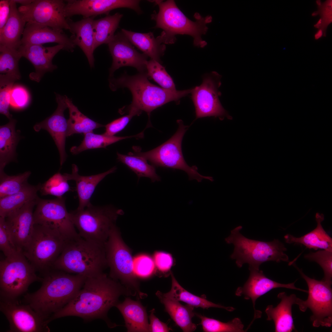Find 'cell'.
Listing matches in <instances>:
<instances>
[{
	"mask_svg": "<svg viewBox=\"0 0 332 332\" xmlns=\"http://www.w3.org/2000/svg\"><path fill=\"white\" fill-rule=\"evenodd\" d=\"M122 295H132L125 287L104 273L86 277L82 287L71 300L49 318V322L62 317L75 316L85 321L97 319L104 320L110 327L116 325L111 322L107 314L109 310L118 303Z\"/></svg>",
	"mask_w": 332,
	"mask_h": 332,
	"instance_id": "6da1fadb",
	"label": "cell"
},
{
	"mask_svg": "<svg viewBox=\"0 0 332 332\" xmlns=\"http://www.w3.org/2000/svg\"><path fill=\"white\" fill-rule=\"evenodd\" d=\"M43 274L40 288L34 293L25 294L24 300L49 323L50 317L76 295L86 277L53 269Z\"/></svg>",
	"mask_w": 332,
	"mask_h": 332,
	"instance_id": "7a4b0ae2",
	"label": "cell"
},
{
	"mask_svg": "<svg viewBox=\"0 0 332 332\" xmlns=\"http://www.w3.org/2000/svg\"><path fill=\"white\" fill-rule=\"evenodd\" d=\"M107 267L104 245L79 236L66 241L52 269L89 277L104 273Z\"/></svg>",
	"mask_w": 332,
	"mask_h": 332,
	"instance_id": "3957f363",
	"label": "cell"
},
{
	"mask_svg": "<svg viewBox=\"0 0 332 332\" xmlns=\"http://www.w3.org/2000/svg\"><path fill=\"white\" fill-rule=\"evenodd\" d=\"M146 72L130 76L124 73L120 77H110L109 86L113 91L119 88H127L130 91L132 100L128 109L144 111L149 116L155 109L171 101H177L191 93L192 89L172 90L151 83Z\"/></svg>",
	"mask_w": 332,
	"mask_h": 332,
	"instance_id": "277c9868",
	"label": "cell"
},
{
	"mask_svg": "<svg viewBox=\"0 0 332 332\" xmlns=\"http://www.w3.org/2000/svg\"><path fill=\"white\" fill-rule=\"evenodd\" d=\"M154 2L158 6L159 11L152 15V18L156 22L154 28L163 30L160 36L164 44L174 43L176 35L186 34L192 37L195 45L203 47L206 45L201 36L208 31L207 24L212 21L211 16L204 18L197 15L196 20L194 22L183 13L173 0Z\"/></svg>",
	"mask_w": 332,
	"mask_h": 332,
	"instance_id": "5b68a950",
	"label": "cell"
},
{
	"mask_svg": "<svg viewBox=\"0 0 332 332\" xmlns=\"http://www.w3.org/2000/svg\"><path fill=\"white\" fill-rule=\"evenodd\" d=\"M242 228L241 226L236 227L225 239L227 243L234 246L230 258L235 260L238 267L241 268L247 263L249 269H259L260 266L265 262H289V257L285 253L287 249L279 240L265 242L249 239L240 233Z\"/></svg>",
	"mask_w": 332,
	"mask_h": 332,
	"instance_id": "8992f818",
	"label": "cell"
},
{
	"mask_svg": "<svg viewBox=\"0 0 332 332\" xmlns=\"http://www.w3.org/2000/svg\"><path fill=\"white\" fill-rule=\"evenodd\" d=\"M178 128L169 139L158 147L149 151L142 152L136 147L133 153L129 154L142 157L148 160L154 166L181 170L188 174L190 180H196L201 182L203 179L213 181L211 176H205L197 171L196 166H189L185 161L182 154L181 144L183 136L188 128L182 120L177 121Z\"/></svg>",
	"mask_w": 332,
	"mask_h": 332,
	"instance_id": "52a82bcc",
	"label": "cell"
},
{
	"mask_svg": "<svg viewBox=\"0 0 332 332\" xmlns=\"http://www.w3.org/2000/svg\"><path fill=\"white\" fill-rule=\"evenodd\" d=\"M122 211L112 207L96 206L91 204L84 209L69 212L78 234L87 240L104 245Z\"/></svg>",
	"mask_w": 332,
	"mask_h": 332,
	"instance_id": "ba28073f",
	"label": "cell"
},
{
	"mask_svg": "<svg viewBox=\"0 0 332 332\" xmlns=\"http://www.w3.org/2000/svg\"><path fill=\"white\" fill-rule=\"evenodd\" d=\"M35 268L23 254L19 252L0 262V299H18L35 282L42 281Z\"/></svg>",
	"mask_w": 332,
	"mask_h": 332,
	"instance_id": "9c48e42d",
	"label": "cell"
},
{
	"mask_svg": "<svg viewBox=\"0 0 332 332\" xmlns=\"http://www.w3.org/2000/svg\"><path fill=\"white\" fill-rule=\"evenodd\" d=\"M110 277L119 281L135 295L142 298L145 294L140 290L133 269V259L129 249L123 241L117 227L112 228L104 244Z\"/></svg>",
	"mask_w": 332,
	"mask_h": 332,
	"instance_id": "30bf717a",
	"label": "cell"
},
{
	"mask_svg": "<svg viewBox=\"0 0 332 332\" xmlns=\"http://www.w3.org/2000/svg\"><path fill=\"white\" fill-rule=\"evenodd\" d=\"M67 241L57 231L34 224L31 238L22 253L36 271L43 274L52 269Z\"/></svg>",
	"mask_w": 332,
	"mask_h": 332,
	"instance_id": "8fae6325",
	"label": "cell"
},
{
	"mask_svg": "<svg viewBox=\"0 0 332 332\" xmlns=\"http://www.w3.org/2000/svg\"><path fill=\"white\" fill-rule=\"evenodd\" d=\"M33 218L34 224L55 230L67 240L80 236L67 210L65 199L63 197L50 200L38 198Z\"/></svg>",
	"mask_w": 332,
	"mask_h": 332,
	"instance_id": "7c38bea8",
	"label": "cell"
},
{
	"mask_svg": "<svg viewBox=\"0 0 332 332\" xmlns=\"http://www.w3.org/2000/svg\"><path fill=\"white\" fill-rule=\"evenodd\" d=\"M293 265L305 280L308 288V297L304 300V312L308 308L312 314L310 319L314 327H330L332 325L331 285L322 280H318L305 275L302 269Z\"/></svg>",
	"mask_w": 332,
	"mask_h": 332,
	"instance_id": "4fadbf2b",
	"label": "cell"
},
{
	"mask_svg": "<svg viewBox=\"0 0 332 332\" xmlns=\"http://www.w3.org/2000/svg\"><path fill=\"white\" fill-rule=\"evenodd\" d=\"M0 310L9 324L8 332H49L47 321L18 299H0Z\"/></svg>",
	"mask_w": 332,
	"mask_h": 332,
	"instance_id": "5bb4252c",
	"label": "cell"
},
{
	"mask_svg": "<svg viewBox=\"0 0 332 332\" xmlns=\"http://www.w3.org/2000/svg\"><path fill=\"white\" fill-rule=\"evenodd\" d=\"M220 76L216 72L205 76L202 83L192 89V98L196 111V119L213 116L230 119L219 99Z\"/></svg>",
	"mask_w": 332,
	"mask_h": 332,
	"instance_id": "9a60e30c",
	"label": "cell"
},
{
	"mask_svg": "<svg viewBox=\"0 0 332 332\" xmlns=\"http://www.w3.org/2000/svg\"><path fill=\"white\" fill-rule=\"evenodd\" d=\"M65 5L62 0H35L28 5L21 6L18 9L26 22L63 30L69 29L64 14Z\"/></svg>",
	"mask_w": 332,
	"mask_h": 332,
	"instance_id": "2e32d148",
	"label": "cell"
},
{
	"mask_svg": "<svg viewBox=\"0 0 332 332\" xmlns=\"http://www.w3.org/2000/svg\"><path fill=\"white\" fill-rule=\"evenodd\" d=\"M66 2L64 9L66 18L77 15H81L84 18L95 17L121 8L132 9L138 14L142 12L139 0H68Z\"/></svg>",
	"mask_w": 332,
	"mask_h": 332,
	"instance_id": "e0dca14e",
	"label": "cell"
},
{
	"mask_svg": "<svg viewBox=\"0 0 332 332\" xmlns=\"http://www.w3.org/2000/svg\"><path fill=\"white\" fill-rule=\"evenodd\" d=\"M38 198L28 202L5 218L11 240L17 250L22 253L33 235L34 225L33 210Z\"/></svg>",
	"mask_w": 332,
	"mask_h": 332,
	"instance_id": "ac0fdd59",
	"label": "cell"
},
{
	"mask_svg": "<svg viewBox=\"0 0 332 332\" xmlns=\"http://www.w3.org/2000/svg\"><path fill=\"white\" fill-rule=\"evenodd\" d=\"M108 44L113 58L110 77L116 70L124 66L133 67L140 73L146 72L148 57L138 52L121 32L115 34Z\"/></svg>",
	"mask_w": 332,
	"mask_h": 332,
	"instance_id": "d6986e66",
	"label": "cell"
},
{
	"mask_svg": "<svg viewBox=\"0 0 332 332\" xmlns=\"http://www.w3.org/2000/svg\"><path fill=\"white\" fill-rule=\"evenodd\" d=\"M249 270L250 273L247 280L243 286L237 288L235 294L238 296H243L245 299H251L252 301L254 310V316L248 326L249 327L255 319L260 318L262 316V312L256 310L255 308L256 300L271 290L277 288H284L308 292L307 290L296 287L294 284L296 281L288 284L281 283L268 278L263 271L259 269Z\"/></svg>",
	"mask_w": 332,
	"mask_h": 332,
	"instance_id": "ffe728a7",
	"label": "cell"
},
{
	"mask_svg": "<svg viewBox=\"0 0 332 332\" xmlns=\"http://www.w3.org/2000/svg\"><path fill=\"white\" fill-rule=\"evenodd\" d=\"M57 104L55 111L50 116L34 127V130L39 132L43 129L47 131L54 140L58 149L62 166L65 161L67 154L65 150L66 138L67 137L68 120L64 115L65 110L68 108L65 101V96L56 93Z\"/></svg>",
	"mask_w": 332,
	"mask_h": 332,
	"instance_id": "44dd1931",
	"label": "cell"
},
{
	"mask_svg": "<svg viewBox=\"0 0 332 332\" xmlns=\"http://www.w3.org/2000/svg\"><path fill=\"white\" fill-rule=\"evenodd\" d=\"M63 49V46L58 44L48 47L41 45L26 44L21 45L18 50L22 57L29 60L35 68V72L29 75L30 79L38 82L45 73L57 68L53 64L52 60L60 50Z\"/></svg>",
	"mask_w": 332,
	"mask_h": 332,
	"instance_id": "7402d4cb",
	"label": "cell"
},
{
	"mask_svg": "<svg viewBox=\"0 0 332 332\" xmlns=\"http://www.w3.org/2000/svg\"><path fill=\"white\" fill-rule=\"evenodd\" d=\"M277 297L281 299L280 303L275 307L272 305H268L265 309L267 320L274 322L276 332L296 330L292 315V306L297 305L303 312L304 300L297 297L295 294L287 295L284 292L279 293Z\"/></svg>",
	"mask_w": 332,
	"mask_h": 332,
	"instance_id": "603a6c76",
	"label": "cell"
},
{
	"mask_svg": "<svg viewBox=\"0 0 332 332\" xmlns=\"http://www.w3.org/2000/svg\"><path fill=\"white\" fill-rule=\"evenodd\" d=\"M22 36L21 45L56 43L69 52H73L76 46L63 30L35 23H27Z\"/></svg>",
	"mask_w": 332,
	"mask_h": 332,
	"instance_id": "cb8c5ba5",
	"label": "cell"
},
{
	"mask_svg": "<svg viewBox=\"0 0 332 332\" xmlns=\"http://www.w3.org/2000/svg\"><path fill=\"white\" fill-rule=\"evenodd\" d=\"M95 17L84 18L81 20L73 22L67 18L69 30L72 33L70 37L76 46H79L86 56L90 66L94 65L93 55L94 40L93 31V22Z\"/></svg>",
	"mask_w": 332,
	"mask_h": 332,
	"instance_id": "d4e9b609",
	"label": "cell"
},
{
	"mask_svg": "<svg viewBox=\"0 0 332 332\" xmlns=\"http://www.w3.org/2000/svg\"><path fill=\"white\" fill-rule=\"evenodd\" d=\"M116 169L114 167L103 173L90 176H82L78 174L77 166L75 164L72 165L71 173L64 174L68 181L73 180L76 182V190L79 201L77 209H83L91 204L90 199L97 185L106 176L113 172Z\"/></svg>",
	"mask_w": 332,
	"mask_h": 332,
	"instance_id": "484cf974",
	"label": "cell"
},
{
	"mask_svg": "<svg viewBox=\"0 0 332 332\" xmlns=\"http://www.w3.org/2000/svg\"><path fill=\"white\" fill-rule=\"evenodd\" d=\"M115 306L122 314L128 332H150L146 309L139 302L127 298Z\"/></svg>",
	"mask_w": 332,
	"mask_h": 332,
	"instance_id": "4316f807",
	"label": "cell"
},
{
	"mask_svg": "<svg viewBox=\"0 0 332 332\" xmlns=\"http://www.w3.org/2000/svg\"><path fill=\"white\" fill-rule=\"evenodd\" d=\"M9 1L10 14L2 30L0 33V45L18 50L21 45V37L26 22L17 8L16 3L13 0Z\"/></svg>",
	"mask_w": 332,
	"mask_h": 332,
	"instance_id": "83f0119b",
	"label": "cell"
},
{
	"mask_svg": "<svg viewBox=\"0 0 332 332\" xmlns=\"http://www.w3.org/2000/svg\"><path fill=\"white\" fill-rule=\"evenodd\" d=\"M315 217L317 226L314 229L300 237L287 234L284 236L285 242L289 244L303 245L307 248L315 250L321 249L332 251V239L321 224L324 220V215L317 213Z\"/></svg>",
	"mask_w": 332,
	"mask_h": 332,
	"instance_id": "f1b7e54d",
	"label": "cell"
},
{
	"mask_svg": "<svg viewBox=\"0 0 332 332\" xmlns=\"http://www.w3.org/2000/svg\"><path fill=\"white\" fill-rule=\"evenodd\" d=\"M156 294L164 305L165 311L183 332H192L196 330V325L192 321L194 315V307L188 304L183 305L179 301L166 296L160 291H157Z\"/></svg>",
	"mask_w": 332,
	"mask_h": 332,
	"instance_id": "f546056e",
	"label": "cell"
},
{
	"mask_svg": "<svg viewBox=\"0 0 332 332\" xmlns=\"http://www.w3.org/2000/svg\"><path fill=\"white\" fill-rule=\"evenodd\" d=\"M121 32L129 41L151 59L160 63L166 46L160 36L155 38L152 33H140L122 29Z\"/></svg>",
	"mask_w": 332,
	"mask_h": 332,
	"instance_id": "4dcf8cb0",
	"label": "cell"
},
{
	"mask_svg": "<svg viewBox=\"0 0 332 332\" xmlns=\"http://www.w3.org/2000/svg\"><path fill=\"white\" fill-rule=\"evenodd\" d=\"M16 121L14 119L0 127V174L9 163L16 160V150L21 138L19 132L16 130Z\"/></svg>",
	"mask_w": 332,
	"mask_h": 332,
	"instance_id": "1f68e13d",
	"label": "cell"
},
{
	"mask_svg": "<svg viewBox=\"0 0 332 332\" xmlns=\"http://www.w3.org/2000/svg\"><path fill=\"white\" fill-rule=\"evenodd\" d=\"M22 57L18 50L0 45V86L13 85L20 79L18 62Z\"/></svg>",
	"mask_w": 332,
	"mask_h": 332,
	"instance_id": "d6a6232c",
	"label": "cell"
},
{
	"mask_svg": "<svg viewBox=\"0 0 332 332\" xmlns=\"http://www.w3.org/2000/svg\"><path fill=\"white\" fill-rule=\"evenodd\" d=\"M41 184H28L21 190L0 199V216L6 218L17 211L28 202L38 199L37 192Z\"/></svg>",
	"mask_w": 332,
	"mask_h": 332,
	"instance_id": "836d02e7",
	"label": "cell"
},
{
	"mask_svg": "<svg viewBox=\"0 0 332 332\" xmlns=\"http://www.w3.org/2000/svg\"><path fill=\"white\" fill-rule=\"evenodd\" d=\"M172 287L168 292L164 294L167 297L178 301L186 303L193 307L208 309L210 307L221 308L229 311H232L235 308L231 306H225L213 303L208 300L205 297H200L190 293L184 289L176 279L171 272Z\"/></svg>",
	"mask_w": 332,
	"mask_h": 332,
	"instance_id": "e575fe53",
	"label": "cell"
},
{
	"mask_svg": "<svg viewBox=\"0 0 332 332\" xmlns=\"http://www.w3.org/2000/svg\"><path fill=\"white\" fill-rule=\"evenodd\" d=\"M65 101L69 112L67 137L74 134H84L93 132L95 129L105 127V125L94 121L83 114L66 96Z\"/></svg>",
	"mask_w": 332,
	"mask_h": 332,
	"instance_id": "d590c367",
	"label": "cell"
},
{
	"mask_svg": "<svg viewBox=\"0 0 332 332\" xmlns=\"http://www.w3.org/2000/svg\"><path fill=\"white\" fill-rule=\"evenodd\" d=\"M123 14L117 13L113 15L94 20L93 31L95 49L101 45L108 44L111 40L118 28Z\"/></svg>",
	"mask_w": 332,
	"mask_h": 332,
	"instance_id": "8d00e7d4",
	"label": "cell"
},
{
	"mask_svg": "<svg viewBox=\"0 0 332 332\" xmlns=\"http://www.w3.org/2000/svg\"><path fill=\"white\" fill-rule=\"evenodd\" d=\"M141 133L137 135L125 136H109L90 132L84 134V138L78 146L72 147L70 151L73 155H77L84 151L95 148H105L106 146L123 139L132 137H142Z\"/></svg>",
	"mask_w": 332,
	"mask_h": 332,
	"instance_id": "74e56055",
	"label": "cell"
},
{
	"mask_svg": "<svg viewBox=\"0 0 332 332\" xmlns=\"http://www.w3.org/2000/svg\"><path fill=\"white\" fill-rule=\"evenodd\" d=\"M117 155L118 160L128 167L139 178L148 177L152 182L160 180V176L156 173L154 166L148 164L145 159L132 155H126L118 152L117 153Z\"/></svg>",
	"mask_w": 332,
	"mask_h": 332,
	"instance_id": "f35d334b",
	"label": "cell"
},
{
	"mask_svg": "<svg viewBox=\"0 0 332 332\" xmlns=\"http://www.w3.org/2000/svg\"><path fill=\"white\" fill-rule=\"evenodd\" d=\"M31 172L26 171L18 175L9 176L5 172L0 174V199L18 192L28 183Z\"/></svg>",
	"mask_w": 332,
	"mask_h": 332,
	"instance_id": "ab89813d",
	"label": "cell"
},
{
	"mask_svg": "<svg viewBox=\"0 0 332 332\" xmlns=\"http://www.w3.org/2000/svg\"><path fill=\"white\" fill-rule=\"evenodd\" d=\"M197 316L201 320L204 331L206 332H244V325L240 319L235 318L227 322H224L200 314Z\"/></svg>",
	"mask_w": 332,
	"mask_h": 332,
	"instance_id": "60d3db41",
	"label": "cell"
},
{
	"mask_svg": "<svg viewBox=\"0 0 332 332\" xmlns=\"http://www.w3.org/2000/svg\"><path fill=\"white\" fill-rule=\"evenodd\" d=\"M64 174L58 172L42 184L39 191L43 195H51L57 198L63 197L66 192L72 190Z\"/></svg>",
	"mask_w": 332,
	"mask_h": 332,
	"instance_id": "b9f144b4",
	"label": "cell"
},
{
	"mask_svg": "<svg viewBox=\"0 0 332 332\" xmlns=\"http://www.w3.org/2000/svg\"><path fill=\"white\" fill-rule=\"evenodd\" d=\"M146 72L148 78L153 80L161 88L172 90H176L173 80L160 63L151 59L148 61Z\"/></svg>",
	"mask_w": 332,
	"mask_h": 332,
	"instance_id": "7bdbcfd3",
	"label": "cell"
},
{
	"mask_svg": "<svg viewBox=\"0 0 332 332\" xmlns=\"http://www.w3.org/2000/svg\"><path fill=\"white\" fill-rule=\"evenodd\" d=\"M304 257L317 263L323 271L324 276L322 280L332 285V251L323 250L310 252L305 255Z\"/></svg>",
	"mask_w": 332,
	"mask_h": 332,
	"instance_id": "ee69618b",
	"label": "cell"
},
{
	"mask_svg": "<svg viewBox=\"0 0 332 332\" xmlns=\"http://www.w3.org/2000/svg\"><path fill=\"white\" fill-rule=\"evenodd\" d=\"M155 268L153 259L147 254L139 255L133 259L134 272L140 277H150L154 273Z\"/></svg>",
	"mask_w": 332,
	"mask_h": 332,
	"instance_id": "f6af8a7d",
	"label": "cell"
},
{
	"mask_svg": "<svg viewBox=\"0 0 332 332\" xmlns=\"http://www.w3.org/2000/svg\"><path fill=\"white\" fill-rule=\"evenodd\" d=\"M0 249L5 257H11L20 252L17 250L11 240L5 218L0 216Z\"/></svg>",
	"mask_w": 332,
	"mask_h": 332,
	"instance_id": "bcb514c9",
	"label": "cell"
},
{
	"mask_svg": "<svg viewBox=\"0 0 332 332\" xmlns=\"http://www.w3.org/2000/svg\"><path fill=\"white\" fill-rule=\"evenodd\" d=\"M30 100L29 93L23 86L20 85L13 86L10 91V106L15 109H21L26 108Z\"/></svg>",
	"mask_w": 332,
	"mask_h": 332,
	"instance_id": "7dc6e473",
	"label": "cell"
},
{
	"mask_svg": "<svg viewBox=\"0 0 332 332\" xmlns=\"http://www.w3.org/2000/svg\"><path fill=\"white\" fill-rule=\"evenodd\" d=\"M128 114L116 119L105 125V131L104 134L109 136H114L122 130L127 125L132 117L139 115L141 112L135 109H129Z\"/></svg>",
	"mask_w": 332,
	"mask_h": 332,
	"instance_id": "c3c4849f",
	"label": "cell"
},
{
	"mask_svg": "<svg viewBox=\"0 0 332 332\" xmlns=\"http://www.w3.org/2000/svg\"><path fill=\"white\" fill-rule=\"evenodd\" d=\"M153 259L156 267L163 274H171L170 270L174 264L172 255L168 252L157 251L155 252Z\"/></svg>",
	"mask_w": 332,
	"mask_h": 332,
	"instance_id": "681fc988",
	"label": "cell"
},
{
	"mask_svg": "<svg viewBox=\"0 0 332 332\" xmlns=\"http://www.w3.org/2000/svg\"><path fill=\"white\" fill-rule=\"evenodd\" d=\"M13 85L0 86V113L9 120L12 119L9 111L10 91Z\"/></svg>",
	"mask_w": 332,
	"mask_h": 332,
	"instance_id": "f907efd6",
	"label": "cell"
},
{
	"mask_svg": "<svg viewBox=\"0 0 332 332\" xmlns=\"http://www.w3.org/2000/svg\"><path fill=\"white\" fill-rule=\"evenodd\" d=\"M155 310H152L149 316L150 324V332H168L170 329L165 323L160 321L154 314Z\"/></svg>",
	"mask_w": 332,
	"mask_h": 332,
	"instance_id": "816d5d0a",
	"label": "cell"
},
{
	"mask_svg": "<svg viewBox=\"0 0 332 332\" xmlns=\"http://www.w3.org/2000/svg\"><path fill=\"white\" fill-rule=\"evenodd\" d=\"M10 12V1H0V33L2 30L9 17Z\"/></svg>",
	"mask_w": 332,
	"mask_h": 332,
	"instance_id": "f5cc1de1",
	"label": "cell"
},
{
	"mask_svg": "<svg viewBox=\"0 0 332 332\" xmlns=\"http://www.w3.org/2000/svg\"><path fill=\"white\" fill-rule=\"evenodd\" d=\"M13 1L16 3L20 4L22 5L21 6H22L28 5L34 1L33 0H13Z\"/></svg>",
	"mask_w": 332,
	"mask_h": 332,
	"instance_id": "db71d44e",
	"label": "cell"
},
{
	"mask_svg": "<svg viewBox=\"0 0 332 332\" xmlns=\"http://www.w3.org/2000/svg\"><path fill=\"white\" fill-rule=\"evenodd\" d=\"M323 34V31L321 29L319 30L314 35V38L317 40L321 38Z\"/></svg>",
	"mask_w": 332,
	"mask_h": 332,
	"instance_id": "11a10c76",
	"label": "cell"
},
{
	"mask_svg": "<svg viewBox=\"0 0 332 332\" xmlns=\"http://www.w3.org/2000/svg\"><path fill=\"white\" fill-rule=\"evenodd\" d=\"M322 18H320L316 24L314 25V27L316 28H318L321 26V24L322 23Z\"/></svg>",
	"mask_w": 332,
	"mask_h": 332,
	"instance_id": "9f6ffc18",
	"label": "cell"
},
{
	"mask_svg": "<svg viewBox=\"0 0 332 332\" xmlns=\"http://www.w3.org/2000/svg\"><path fill=\"white\" fill-rule=\"evenodd\" d=\"M316 3L318 6H320L321 5V2L320 0H317Z\"/></svg>",
	"mask_w": 332,
	"mask_h": 332,
	"instance_id": "6f0895ef",
	"label": "cell"
},
{
	"mask_svg": "<svg viewBox=\"0 0 332 332\" xmlns=\"http://www.w3.org/2000/svg\"><path fill=\"white\" fill-rule=\"evenodd\" d=\"M318 14V13L317 12H313L312 14V16H316Z\"/></svg>",
	"mask_w": 332,
	"mask_h": 332,
	"instance_id": "680465c9",
	"label": "cell"
}]
</instances>
